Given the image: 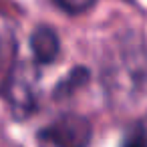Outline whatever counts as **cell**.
<instances>
[{"mask_svg":"<svg viewBox=\"0 0 147 147\" xmlns=\"http://www.w3.org/2000/svg\"><path fill=\"white\" fill-rule=\"evenodd\" d=\"M32 57L38 65H51L57 61L59 51H61V42L57 32L51 26H36L28 38Z\"/></svg>","mask_w":147,"mask_h":147,"instance_id":"obj_4","label":"cell"},{"mask_svg":"<svg viewBox=\"0 0 147 147\" xmlns=\"http://www.w3.org/2000/svg\"><path fill=\"white\" fill-rule=\"evenodd\" d=\"M16 59V34H14V26L10 24V20L6 16L0 14V87L4 89Z\"/></svg>","mask_w":147,"mask_h":147,"instance_id":"obj_5","label":"cell"},{"mask_svg":"<svg viewBox=\"0 0 147 147\" xmlns=\"http://www.w3.org/2000/svg\"><path fill=\"white\" fill-rule=\"evenodd\" d=\"M123 147H147V135L145 131H137V133H131L129 139L125 141Z\"/></svg>","mask_w":147,"mask_h":147,"instance_id":"obj_8","label":"cell"},{"mask_svg":"<svg viewBox=\"0 0 147 147\" xmlns=\"http://www.w3.org/2000/svg\"><path fill=\"white\" fill-rule=\"evenodd\" d=\"M55 2H57L63 10L75 14V12H83V10H87L89 6H93L95 0H55Z\"/></svg>","mask_w":147,"mask_h":147,"instance_id":"obj_7","label":"cell"},{"mask_svg":"<svg viewBox=\"0 0 147 147\" xmlns=\"http://www.w3.org/2000/svg\"><path fill=\"white\" fill-rule=\"evenodd\" d=\"M105 87L121 101L141 95L147 85V42L137 32L119 34L105 55Z\"/></svg>","mask_w":147,"mask_h":147,"instance_id":"obj_1","label":"cell"},{"mask_svg":"<svg viewBox=\"0 0 147 147\" xmlns=\"http://www.w3.org/2000/svg\"><path fill=\"white\" fill-rule=\"evenodd\" d=\"M91 123L83 115H61L38 131V141L47 147H87L91 143Z\"/></svg>","mask_w":147,"mask_h":147,"instance_id":"obj_2","label":"cell"},{"mask_svg":"<svg viewBox=\"0 0 147 147\" xmlns=\"http://www.w3.org/2000/svg\"><path fill=\"white\" fill-rule=\"evenodd\" d=\"M89 77H91V73H89V69L87 67H75L63 81H59V85L55 87V91H53V97L55 99H65V97H69V95H73L77 89H81L87 81H89Z\"/></svg>","mask_w":147,"mask_h":147,"instance_id":"obj_6","label":"cell"},{"mask_svg":"<svg viewBox=\"0 0 147 147\" xmlns=\"http://www.w3.org/2000/svg\"><path fill=\"white\" fill-rule=\"evenodd\" d=\"M36 83H38V71L34 65L22 63L16 65L4 85V95L18 115H28L36 109Z\"/></svg>","mask_w":147,"mask_h":147,"instance_id":"obj_3","label":"cell"}]
</instances>
